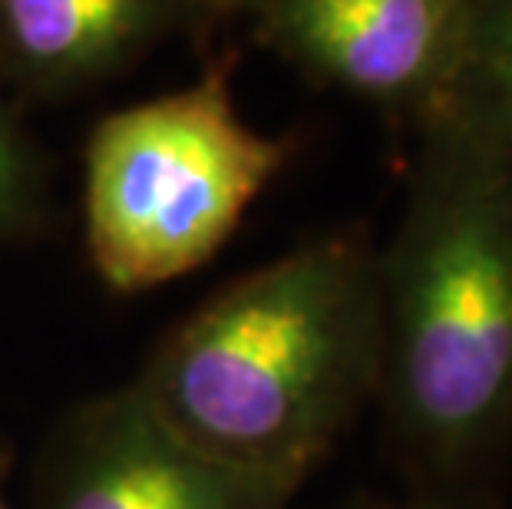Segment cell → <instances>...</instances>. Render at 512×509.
I'll use <instances>...</instances> for the list:
<instances>
[{"label":"cell","mask_w":512,"mask_h":509,"mask_svg":"<svg viewBox=\"0 0 512 509\" xmlns=\"http://www.w3.org/2000/svg\"><path fill=\"white\" fill-rule=\"evenodd\" d=\"M377 248L337 232L228 281L149 351L129 387L185 443L304 486L380 400Z\"/></svg>","instance_id":"obj_1"},{"label":"cell","mask_w":512,"mask_h":509,"mask_svg":"<svg viewBox=\"0 0 512 509\" xmlns=\"http://www.w3.org/2000/svg\"><path fill=\"white\" fill-rule=\"evenodd\" d=\"M380 400L420 496L450 509L512 443V162L446 116L377 252Z\"/></svg>","instance_id":"obj_2"},{"label":"cell","mask_w":512,"mask_h":509,"mask_svg":"<svg viewBox=\"0 0 512 509\" xmlns=\"http://www.w3.org/2000/svg\"><path fill=\"white\" fill-rule=\"evenodd\" d=\"M291 143L248 126L225 70L100 119L86 143V252L119 295L192 275L285 169Z\"/></svg>","instance_id":"obj_3"},{"label":"cell","mask_w":512,"mask_h":509,"mask_svg":"<svg viewBox=\"0 0 512 509\" xmlns=\"http://www.w3.org/2000/svg\"><path fill=\"white\" fill-rule=\"evenodd\" d=\"M301 486L235 470L185 443L133 387L70 410L40 460V509H291Z\"/></svg>","instance_id":"obj_4"},{"label":"cell","mask_w":512,"mask_h":509,"mask_svg":"<svg viewBox=\"0 0 512 509\" xmlns=\"http://www.w3.org/2000/svg\"><path fill=\"white\" fill-rule=\"evenodd\" d=\"M275 47L351 93L433 110L453 70L466 0H261Z\"/></svg>","instance_id":"obj_5"},{"label":"cell","mask_w":512,"mask_h":509,"mask_svg":"<svg viewBox=\"0 0 512 509\" xmlns=\"http://www.w3.org/2000/svg\"><path fill=\"white\" fill-rule=\"evenodd\" d=\"M185 0H0V63L40 93L73 90L129 63Z\"/></svg>","instance_id":"obj_6"},{"label":"cell","mask_w":512,"mask_h":509,"mask_svg":"<svg viewBox=\"0 0 512 509\" xmlns=\"http://www.w3.org/2000/svg\"><path fill=\"white\" fill-rule=\"evenodd\" d=\"M427 116H446L512 162V0H466L453 70Z\"/></svg>","instance_id":"obj_7"},{"label":"cell","mask_w":512,"mask_h":509,"mask_svg":"<svg viewBox=\"0 0 512 509\" xmlns=\"http://www.w3.org/2000/svg\"><path fill=\"white\" fill-rule=\"evenodd\" d=\"M40 215V166L27 133L0 103V242L24 235Z\"/></svg>","instance_id":"obj_8"},{"label":"cell","mask_w":512,"mask_h":509,"mask_svg":"<svg viewBox=\"0 0 512 509\" xmlns=\"http://www.w3.org/2000/svg\"><path fill=\"white\" fill-rule=\"evenodd\" d=\"M185 4H202L209 10H245V7H261V0H185Z\"/></svg>","instance_id":"obj_9"},{"label":"cell","mask_w":512,"mask_h":509,"mask_svg":"<svg viewBox=\"0 0 512 509\" xmlns=\"http://www.w3.org/2000/svg\"><path fill=\"white\" fill-rule=\"evenodd\" d=\"M407 509H450V506H443L437 500H427V496H420V500L413 503V506H407Z\"/></svg>","instance_id":"obj_10"},{"label":"cell","mask_w":512,"mask_h":509,"mask_svg":"<svg viewBox=\"0 0 512 509\" xmlns=\"http://www.w3.org/2000/svg\"><path fill=\"white\" fill-rule=\"evenodd\" d=\"M0 509H10V506H7V500H4V496H0Z\"/></svg>","instance_id":"obj_11"}]
</instances>
